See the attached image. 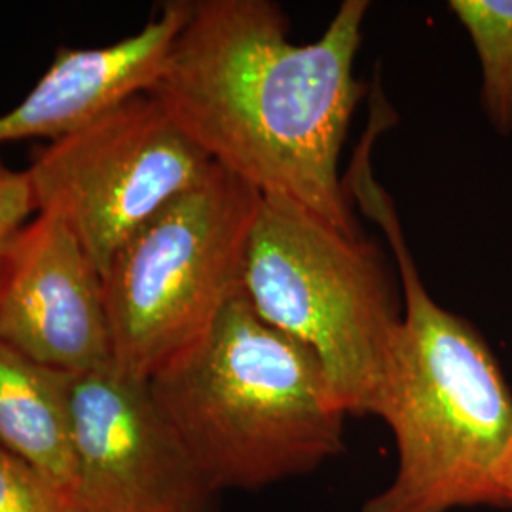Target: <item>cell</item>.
<instances>
[{
    "label": "cell",
    "mask_w": 512,
    "mask_h": 512,
    "mask_svg": "<svg viewBox=\"0 0 512 512\" xmlns=\"http://www.w3.org/2000/svg\"><path fill=\"white\" fill-rule=\"evenodd\" d=\"M37 213L27 171H14L0 162V274L19 232Z\"/></svg>",
    "instance_id": "13"
},
{
    "label": "cell",
    "mask_w": 512,
    "mask_h": 512,
    "mask_svg": "<svg viewBox=\"0 0 512 512\" xmlns=\"http://www.w3.org/2000/svg\"><path fill=\"white\" fill-rule=\"evenodd\" d=\"M370 4L346 0L325 33L294 44L270 0H190L148 95L211 162L262 198L357 234L338 164L365 93L355 57Z\"/></svg>",
    "instance_id": "1"
},
{
    "label": "cell",
    "mask_w": 512,
    "mask_h": 512,
    "mask_svg": "<svg viewBox=\"0 0 512 512\" xmlns=\"http://www.w3.org/2000/svg\"><path fill=\"white\" fill-rule=\"evenodd\" d=\"M482 65V105L497 131H512V0H452Z\"/></svg>",
    "instance_id": "11"
},
{
    "label": "cell",
    "mask_w": 512,
    "mask_h": 512,
    "mask_svg": "<svg viewBox=\"0 0 512 512\" xmlns=\"http://www.w3.org/2000/svg\"><path fill=\"white\" fill-rule=\"evenodd\" d=\"M0 342L65 374L112 363L103 274L54 213L29 220L4 262Z\"/></svg>",
    "instance_id": "8"
},
{
    "label": "cell",
    "mask_w": 512,
    "mask_h": 512,
    "mask_svg": "<svg viewBox=\"0 0 512 512\" xmlns=\"http://www.w3.org/2000/svg\"><path fill=\"white\" fill-rule=\"evenodd\" d=\"M74 448L67 512H211L219 492L190 458L150 380L116 366L67 374Z\"/></svg>",
    "instance_id": "7"
},
{
    "label": "cell",
    "mask_w": 512,
    "mask_h": 512,
    "mask_svg": "<svg viewBox=\"0 0 512 512\" xmlns=\"http://www.w3.org/2000/svg\"><path fill=\"white\" fill-rule=\"evenodd\" d=\"M349 198L384 228L397 256L404 311L378 418L397 444V471L363 512L512 509V393L478 330L431 298L393 202L368 162L349 171Z\"/></svg>",
    "instance_id": "2"
},
{
    "label": "cell",
    "mask_w": 512,
    "mask_h": 512,
    "mask_svg": "<svg viewBox=\"0 0 512 512\" xmlns=\"http://www.w3.org/2000/svg\"><path fill=\"white\" fill-rule=\"evenodd\" d=\"M241 294L262 321L310 349L348 416H378L403 313L372 243L262 198Z\"/></svg>",
    "instance_id": "4"
},
{
    "label": "cell",
    "mask_w": 512,
    "mask_h": 512,
    "mask_svg": "<svg viewBox=\"0 0 512 512\" xmlns=\"http://www.w3.org/2000/svg\"><path fill=\"white\" fill-rule=\"evenodd\" d=\"M150 387L217 492L306 475L344 450L348 412L323 366L243 294Z\"/></svg>",
    "instance_id": "3"
},
{
    "label": "cell",
    "mask_w": 512,
    "mask_h": 512,
    "mask_svg": "<svg viewBox=\"0 0 512 512\" xmlns=\"http://www.w3.org/2000/svg\"><path fill=\"white\" fill-rule=\"evenodd\" d=\"M0 446L44 476L67 507L74 486L67 374L38 365L2 342Z\"/></svg>",
    "instance_id": "10"
},
{
    "label": "cell",
    "mask_w": 512,
    "mask_h": 512,
    "mask_svg": "<svg viewBox=\"0 0 512 512\" xmlns=\"http://www.w3.org/2000/svg\"><path fill=\"white\" fill-rule=\"evenodd\" d=\"M190 12V0L165 2L141 31L99 48H59L14 109L0 114V147L57 141L99 112L152 88Z\"/></svg>",
    "instance_id": "9"
},
{
    "label": "cell",
    "mask_w": 512,
    "mask_h": 512,
    "mask_svg": "<svg viewBox=\"0 0 512 512\" xmlns=\"http://www.w3.org/2000/svg\"><path fill=\"white\" fill-rule=\"evenodd\" d=\"M0 512H67L48 480L0 446Z\"/></svg>",
    "instance_id": "12"
},
{
    "label": "cell",
    "mask_w": 512,
    "mask_h": 512,
    "mask_svg": "<svg viewBox=\"0 0 512 512\" xmlns=\"http://www.w3.org/2000/svg\"><path fill=\"white\" fill-rule=\"evenodd\" d=\"M215 164L145 93L37 148L27 177L38 213H54L105 274L110 260L167 203Z\"/></svg>",
    "instance_id": "6"
},
{
    "label": "cell",
    "mask_w": 512,
    "mask_h": 512,
    "mask_svg": "<svg viewBox=\"0 0 512 512\" xmlns=\"http://www.w3.org/2000/svg\"><path fill=\"white\" fill-rule=\"evenodd\" d=\"M260 202L215 165L122 245L103 274L112 365L152 380L202 340L241 294Z\"/></svg>",
    "instance_id": "5"
}]
</instances>
